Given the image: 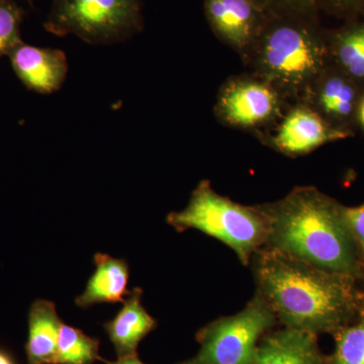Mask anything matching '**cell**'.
Returning <instances> with one entry per match:
<instances>
[{"mask_svg":"<svg viewBox=\"0 0 364 364\" xmlns=\"http://www.w3.org/2000/svg\"><path fill=\"white\" fill-rule=\"evenodd\" d=\"M258 293L284 328L330 334L350 323L364 298V279L323 269L263 247L250 261Z\"/></svg>","mask_w":364,"mask_h":364,"instance_id":"1","label":"cell"},{"mask_svg":"<svg viewBox=\"0 0 364 364\" xmlns=\"http://www.w3.org/2000/svg\"><path fill=\"white\" fill-rule=\"evenodd\" d=\"M259 205L267 220L264 247L323 269L364 279L342 220V203L314 186H301L282 200Z\"/></svg>","mask_w":364,"mask_h":364,"instance_id":"2","label":"cell"},{"mask_svg":"<svg viewBox=\"0 0 364 364\" xmlns=\"http://www.w3.org/2000/svg\"><path fill=\"white\" fill-rule=\"evenodd\" d=\"M245 60L254 75L299 102L330 62L328 33L317 16L272 14Z\"/></svg>","mask_w":364,"mask_h":364,"instance_id":"3","label":"cell"},{"mask_svg":"<svg viewBox=\"0 0 364 364\" xmlns=\"http://www.w3.org/2000/svg\"><path fill=\"white\" fill-rule=\"evenodd\" d=\"M166 221L177 232L195 229L221 241L246 267L267 240V220L260 205L235 203L215 191L208 181H200L186 208L170 213Z\"/></svg>","mask_w":364,"mask_h":364,"instance_id":"4","label":"cell"},{"mask_svg":"<svg viewBox=\"0 0 364 364\" xmlns=\"http://www.w3.org/2000/svg\"><path fill=\"white\" fill-rule=\"evenodd\" d=\"M142 9V0H54L44 28L90 45L119 44L143 30Z\"/></svg>","mask_w":364,"mask_h":364,"instance_id":"5","label":"cell"},{"mask_svg":"<svg viewBox=\"0 0 364 364\" xmlns=\"http://www.w3.org/2000/svg\"><path fill=\"white\" fill-rule=\"evenodd\" d=\"M277 318L258 291L240 312L208 323L196 333L195 358L181 364H253L261 338Z\"/></svg>","mask_w":364,"mask_h":364,"instance_id":"6","label":"cell"},{"mask_svg":"<svg viewBox=\"0 0 364 364\" xmlns=\"http://www.w3.org/2000/svg\"><path fill=\"white\" fill-rule=\"evenodd\" d=\"M286 104L279 91L254 74L233 76L220 88L215 114L225 126L259 131L279 121Z\"/></svg>","mask_w":364,"mask_h":364,"instance_id":"7","label":"cell"},{"mask_svg":"<svg viewBox=\"0 0 364 364\" xmlns=\"http://www.w3.org/2000/svg\"><path fill=\"white\" fill-rule=\"evenodd\" d=\"M203 1L205 18L215 37L245 59L272 14L257 0Z\"/></svg>","mask_w":364,"mask_h":364,"instance_id":"8","label":"cell"},{"mask_svg":"<svg viewBox=\"0 0 364 364\" xmlns=\"http://www.w3.org/2000/svg\"><path fill=\"white\" fill-rule=\"evenodd\" d=\"M350 135V132L335 128L312 107L299 102L284 112L267 143L282 154L299 157Z\"/></svg>","mask_w":364,"mask_h":364,"instance_id":"9","label":"cell"},{"mask_svg":"<svg viewBox=\"0 0 364 364\" xmlns=\"http://www.w3.org/2000/svg\"><path fill=\"white\" fill-rule=\"evenodd\" d=\"M361 97V86L329 62L301 102L335 128L350 132L349 126L356 119Z\"/></svg>","mask_w":364,"mask_h":364,"instance_id":"10","label":"cell"},{"mask_svg":"<svg viewBox=\"0 0 364 364\" xmlns=\"http://www.w3.org/2000/svg\"><path fill=\"white\" fill-rule=\"evenodd\" d=\"M6 56L14 73L28 90L41 95H51L65 82L68 60L61 50L36 47L21 40L9 50Z\"/></svg>","mask_w":364,"mask_h":364,"instance_id":"11","label":"cell"},{"mask_svg":"<svg viewBox=\"0 0 364 364\" xmlns=\"http://www.w3.org/2000/svg\"><path fill=\"white\" fill-rule=\"evenodd\" d=\"M317 335L282 328L261 338L253 364H323Z\"/></svg>","mask_w":364,"mask_h":364,"instance_id":"12","label":"cell"},{"mask_svg":"<svg viewBox=\"0 0 364 364\" xmlns=\"http://www.w3.org/2000/svg\"><path fill=\"white\" fill-rule=\"evenodd\" d=\"M143 291L135 287L123 301L122 310L104 328L114 345L117 358L138 355V346L156 329L157 322L142 305Z\"/></svg>","mask_w":364,"mask_h":364,"instance_id":"13","label":"cell"},{"mask_svg":"<svg viewBox=\"0 0 364 364\" xmlns=\"http://www.w3.org/2000/svg\"><path fill=\"white\" fill-rule=\"evenodd\" d=\"M95 270L82 294L75 299L76 306L88 309L97 304L123 303L128 289L130 267L124 259L104 253L95 255Z\"/></svg>","mask_w":364,"mask_h":364,"instance_id":"14","label":"cell"},{"mask_svg":"<svg viewBox=\"0 0 364 364\" xmlns=\"http://www.w3.org/2000/svg\"><path fill=\"white\" fill-rule=\"evenodd\" d=\"M62 325L54 303L33 301L28 315L26 364H54Z\"/></svg>","mask_w":364,"mask_h":364,"instance_id":"15","label":"cell"},{"mask_svg":"<svg viewBox=\"0 0 364 364\" xmlns=\"http://www.w3.org/2000/svg\"><path fill=\"white\" fill-rule=\"evenodd\" d=\"M330 62L352 80L364 86V18L349 21L328 33Z\"/></svg>","mask_w":364,"mask_h":364,"instance_id":"16","label":"cell"},{"mask_svg":"<svg viewBox=\"0 0 364 364\" xmlns=\"http://www.w3.org/2000/svg\"><path fill=\"white\" fill-rule=\"evenodd\" d=\"M332 336L334 350L323 364H364V298L355 318Z\"/></svg>","mask_w":364,"mask_h":364,"instance_id":"17","label":"cell"},{"mask_svg":"<svg viewBox=\"0 0 364 364\" xmlns=\"http://www.w3.org/2000/svg\"><path fill=\"white\" fill-rule=\"evenodd\" d=\"M97 360L105 361L100 355V340L63 323L54 364H95Z\"/></svg>","mask_w":364,"mask_h":364,"instance_id":"18","label":"cell"},{"mask_svg":"<svg viewBox=\"0 0 364 364\" xmlns=\"http://www.w3.org/2000/svg\"><path fill=\"white\" fill-rule=\"evenodd\" d=\"M23 9L16 0H0V58L21 42Z\"/></svg>","mask_w":364,"mask_h":364,"instance_id":"19","label":"cell"},{"mask_svg":"<svg viewBox=\"0 0 364 364\" xmlns=\"http://www.w3.org/2000/svg\"><path fill=\"white\" fill-rule=\"evenodd\" d=\"M341 215L364 272V203L358 207H346L342 205Z\"/></svg>","mask_w":364,"mask_h":364,"instance_id":"20","label":"cell"},{"mask_svg":"<svg viewBox=\"0 0 364 364\" xmlns=\"http://www.w3.org/2000/svg\"><path fill=\"white\" fill-rule=\"evenodd\" d=\"M272 14L317 16L316 0H257Z\"/></svg>","mask_w":364,"mask_h":364,"instance_id":"21","label":"cell"},{"mask_svg":"<svg viewBox=\"0 0 364 364\" xmlns=\"http://www.w3.org/2000/svg\"><path fill=\"white\" fill-rule=\"evenodd\" d=\"M318 9L349 21L364 16V0H316Z\"/></svg>","mask_w":364,"mask_h":364,"instance_id":"22","label":"cell"},{"mask_svg":"<svg viewBox=\"0 0 364 364\" xmlns=\"http://www.w3.org/2000/svg\"><path fill=\"white\" fill-rule=\"evenodd\" d=\"M0 364H18L11 351L0 347Z\"/></svg>","mask_w":364,"mask_h":364,"instance_id":"23","label":"cell"},{"mask_svg":"<svg viewBox=\"0 0 364 364\" xmlns=\"http://www.w3.org/2000/svg\"><path fill=\"white\" fill-rule=\"evenodd\" d=\"M104 363L107 364H145L143 361L140 360L138 355L127 356V358H117V361L111 363V361L105 360Z\"/></svg>","mask_w":364,"mask_h":364,"instance_id":"24","label":"cell"},{"mask_svg":"<svg viewBox=\"0 0 364 364\" xmlns=\"http://www.w3.org/2000/svg\"><path fill=\"white\" fill-rule=\"evenodd\" d=\"M356 119H358L359 124H360L364 129V95H363L360 102H359L358 116H356Z\"/></svg>","mask_w":364,"mask_h":364,"instance_id":"25","label":"cell"},{"mask_svg":"<svg viewBox=\"0 0 364 364\" xmlns=\"http://www.w3.org/2000/svg\"><path fill=\"white\" fill-rule=\"evenodd\" d=\"M16 1H18V0H16ZM23 1L28 2V4H33L35 0H23Z\"/></svg>","mask_w":364,"mask_h":364,"instance_id":"26","label":"cell"}]
</instances>
